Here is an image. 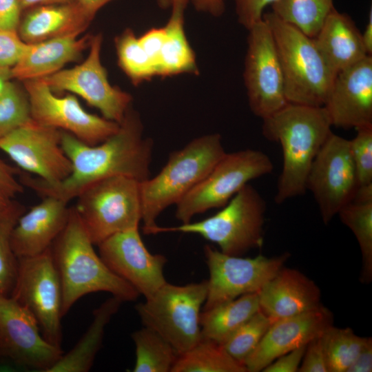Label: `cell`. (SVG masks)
<instances>
[{"mask_svg": "<svg viewBox=\"0 0 372 372\" xmlns=\"http://www.w3.org/2000/svg\"><path fill=\"white\" fill-rule=\"evenodd\" d=\"M279 56L288 103L323 107L335 74L313 39L273 12L264 13Z\"/></svg>", "mask_w": 372, "mask_h": 372, "instance_id": "obj_5", "label": "cell"}, {"mask_svg": "<svg viewBox=\"0 0 372 372\" xmlns=\"http://www.w3.org/2000/svg\"><path fill=\"white\" fill-rule=\"evenodd\" d=\"M75 2L93 19L97 12L114 0H74Z\"/></svg>", "mask_w": 372, "mask_h": 372, "instance_id": "obj_48", "label": "cell"}, {"mask_svg": "<svg viewBox=\"0 0 372 372\" xmlns=\"http://www.w3.org/2000/svg\"><path fill=\"white\" fill-rule=\"evenodd\" d=\"M362 40L368 55L372 54V10H370L368 16V21L363 33H362Z\"/></svg>", "mask_w": 372, "mask_h": 372, "instance_id": "obj_50", "label": "cell"}, {"mask_svg": "<svg viewBox=\"0 0 372 372\" xmlns=\"http://www.w3.org/2000/svg\"><path fill=\"white\" fill-rule=\"evenodd\" d=\"M332 126L372 125V56L338 73L324 105Z\"/></svg>", "mask_w": 372, "mask_h": 372, "instance_id": "obj_19", "label": "cell"}, {"mask_svg": "<svg viewBox=\"0 0 372 372\" xmlns=\"http://www.w3.org/2000/svg\"><path fill=\"white\" fill-rule=\"evenodd\" d=\"M194 8L214 17L222 16L226 8V0H189Z\"/></svg>", "mask_w": 372, "mask_h": 372, "instance_id": "obj_47", "label": "cell"}, {"mask_svg": "<svg viewBox=\"0 0 372 372\" xmlns=\"http://www.w3.org/2000/svg\"><path fill=\"white\" fill-rule=\"evenodd\" d=\"M171 372H247L245 365L233 358L215 342L201 339L179 355Z\"/></svg>", "mask_w": 372, "mask_h": 372, "instance_id": "obj_29", "label": "cell"}, {"mask_svg": "<svg viewBox=\"0 0 372 372\" xmlns=\"http://www.w3.org/2000/svg\"><path fill=\"white\" fill-rule=\"evenodd\" d=\"M135 345L134 372H171L178 354L157 332L147 327L132 333Z\"/></svg>", "mask_w": 372, "mask_h": 372, "instance_id": "obj_30", "label": "cell"}, {"mask_svg": "<svg viewBox=\"0 0 372 372\" xmlns=\"http://www.w3.org/2000/svg\"><path fill=\"white\" fill-rule=\"evenodd\" d=\"M12 200V199L8 198L0 191V212L7 209Z\"/></svg>", "mask_w": 372, "mask_h": 372, "instance_id": "obj_52", "label": "cell"}, {"mask_svg": "<svg viewBox=\"0 0 372 372\" xmlns=\"http://www.w3.org/2000/svg\"><path fill=\"white\" fill-rule=\"evenodd\" d=\"M74 1V0H19L22 10H28L37 6L68 3Z\"/></svg>", "mask_w": 372, "mask_h": 372, "instance_id": "obj_49", "label": "cell"}, {"mask_svg": "<svg viewBox=\"0 0 372 372\" xmlns=\"http://www.w3.org/2000/svg\"><path fill=\"white\" fill-rule=\"evenodd\" d=\"M158 7L163 10H167L171 8L174 0H155ZM189 3V0H183Z\"/></svg>", "mask_w": 372, "mask_h": 372, "instance_id": "obj_53", "label": "cell"}, {"mask_svg": "<svg viewBox=\"0 0 372 372\" xmlns=\"http://www.w3.org/2000/svg\"><path fill=\"white\" fill-rule=\"evenodd\" d=\"M32 120L28 93L9 81L0 92V138Z\"/></svg>", "mask_w": 372, "mask_h": 372, "instance_id": "obj_36", "label": "cell"}, {"mask_svg": "<svg viewBox=\"0 0 372 372\" xmlns=\"http://www.w3.org/2000/svg\"><path fill=\"white\" fill-rule=\"evenodd\" d=\"M74 207L67 224L50 247L62 287L65 316L83 296L107 292L125 301H134L138 291L115 274L94 249Z\"/></svg>", "mask_w": 372, "mask_h": 372, "instance_id": "obj_3", "label": "cell"}, {"mask_svg": "<svg viewBox=\"0 0 372 372\" xmlns=\"http://www.w3.org/2000/svg\"><path fill=\"white\" fill-rule=\"evenodd\" d=\"M356 131L355 137L349 140V145L358 189L372 186V125Z\"/></svg>", "mask_w": 372, "mask_h": 372, "instance_id": "obj_38", "label": "cell"}, {"mask_svg": "<svg viewBox=\"0 0 372 372\" xmlns=\"http://www.w3.org/2000/svg\"><path fill=\"white\" fill-rule=\"evenodd\" d=\"M92 19L74 1L37 6L28 10L18 33L27 43L82 33Z\"/></svg>", "mask_w": 372, "mask_h": 372, "instance_id": "obj_25", "label": "cell"}, {"mask_svg": "<svg viewBox=\"0 0 372 372\" xmlns=\"http://www.w3.org/2000/svg\"><path fill=\"white\" fill-rule=\"evenodd\" d=\"M12 79V68L0 67V92L5 85Z\"/></svg>", "mask_w": 372, "mask_h": 372, "instance_id": "obj_51", "label": "cell"}, {"mask_svg": "<svg viewBox=\"0 0 372 372\" xmlns=\"http://www.w3.org/2000/svg\"><path fill=\"white\" fill-rule=\"evenodd\" d=\"M70 212L68 202L50 196L25 210L12 233V246L17 258L36 256L50 248L65 227Z\"/></svg>", "mask_w": 372, "mask_h": 372, "instance_id": "obj_21", "label": "cell"}, {"mask_svg": "<svg viewBox=\"0 0 372 372\" xmlns=\"http://www.w3.org/2000/svg\"><path fill=\"white\" fill-rule=\"evenodd\" d=\"M209 269L207 292L203 310L214 307L245 294L258 293L283 267L289 257L258 255L242 258L224 254L209 245L204 247Z\"/></svg>", "mask_w": 372, "mask_h": 372, "instance_id": "obj_12", "label": "cell"}, {"mask_svg": "<svg viewBox=\"0 0 372 372\" xmlns=\"http://www.w3.org/2000/svg\"><path fill=\"white\" fill-rule=\"evenodd\" d=\"M225 153L219 134L196 137L172 152L158 174L141 182L144 234L156 226L160 214L196 186Z\"/></svg>", "mask_w": 372, "mask_h": 372, "instance_id": "obj_4", "label": "cell"}, {"mask_svg": "<svg viewBox=\"0 0 372 372\" xmlns=\"http://www.w3.org/2000/svg\"><path fill=\"white\" fill-rule=\"evenodd\" d=\"M248 31L243 79L250 110L262 119L288 103L271 30L262 18Z\"/></svg>", "mask_w": 372, "mask_h": 372, "instance_id": "obj_11", "label": "cell"}, {"mask_svg": "<svg viewBox=\"0 0 372 372\" xmlns=\"http://www.w3.org/2000/svg\"><path fill=\"white\" fill-rule=\"evenodd\" d=\"M17 30H0V67L12 68L28 48Z\"/></svg>", "mask_w": 372, "mask_h": 372, "instance_id": "obj_39", "label": "cell"}, {"mask_svg": "<svg viewBox=\"0 0 372 372\" xmlns=\"http://www.w3.org/2000/svg\"><path fill=\"white\" fill-rule=\"evenodd\" d=\"M299 372H329L321 335L311 340L306 347L298 369Z\"/></svg>", "mask_w": 372, "mask_h": 372, "instance_id": "obj_41", "label": "cell"}, {"mask_svg": "<svg viewBox=\"0 0 372 372\" xmlns=\"http://www.w3.org/2000/svg\"><path fill=\"white\" fill-rule=\"evenodd\" d=\"M318 285L300 271L282 267L258 292L260 311L273 321L320 307Z\"/></svg>", "mask_w": 372, "mask_h": 372, "instance_id": "obj_22", "label": "cell"}, {"mask_svg": "<svg viewBox=\"0 0 372 372\" xmlns=\"http://www.w3.org/2000/svg\"><path fill=\"white\" fill-rule=\"evenodd\" d=\"M188 3L183 0L172 1L171 15L164 26L166 37L157 65V76L199 74L195 53L184 28V12Z\"/></svg>", "mask_w": 372, "mask_h": 372, "instance_id": "obj_26", "label": "cell"}, {"mask_svg": "<svg viewBox=\"0 0 372 372\" xmlns=\"http://www.w3.org/2000/svg\"><path fill=\"white\" fill-rule=\"evenodd\" d=\"M118 65L132 84L137 86L156 76V68L142 48L131 28H126L114 39Z\"/></svg>", "mask_w": 372, "mask_h": 372, "instance_id": "obj_33", "label": "cell"}, {"mask_svg": "<svg viewBox=\"0 0 372 372\" xmlns=\"http://www.w3.org/2000/svg\"><path fill=\"white\" fill-rule=\"evenodd\" d=\"M166 37L164 26L152 28L138 37L139 43L156 68L160 54Z\"/></svg>", "mask_w": 372, "mask_h": 372, "instance_id": "obj_42", "label": "cell"}, {"mask_svg": "<svg viewBox=\"0 0 372 372\" xmlns=\"http://www.w3.org/2000/svg\"><path fill=\"white\" fill-rule=\"evenodd\" d=\"M272 11L287 22L313 38L335 8L333 0H276Z\"/></svg>", "mask_w": 372, "mask_h": 372, "instance_id": "obj_31", "label": "cell"}, {"mask_svg": "<svg viewBox=\"0 0 372 372\" xmlns=\"http://www.w3.org/2000/svg\"><path fill=\"white\" fill-rule=\"evenodd\" d=\"M21 11L19 0H0V30H17Z\"/></svg>", "mask_w": 372, "mask_h": 372, "instance_id": "obj_45", "label": "cell"}, {"mask_svg": "<svg viewBox=\"0 0 372 372\" xmlns=\"http://www.w3.org/2000/svg\"><path fill=\"white\" fill-rule=\"evenodd\" d=\"M238 23L247 30L262 19L265 9L276 0H233Z\"/></svg>", "mask_w": 372, "mask_h": 372, "instance_id": "obj_40", "label": "cell"}, {"mask_svg": "<svg viewBox=\"0 0 372 372\" xmlns=\"http://www.w3.org/2000/svg\"><path fill=\"white\" fill-rule=\"evenodd\" d=\"M338 214L359 245L362 260L360 281L369 283L372 280V200L353 199Z\"/></svg>", "mask_w": 372, "mask_h": 372, "instance_id": "obj_32", "label": "cell"}, {"mask_svg": "<svg viewBox=\"0 0 372 372\" xmlns=\"http://www.w3.org/2000/svg\"><path fill=\"white\" fill-rule=\"evenodd\" d=\"M372 371V338L366 337L356 358L347 369V372H371Z\"/></svg>", "mask_w": 372, "mask_h": 372, "instance_id": "obj_46", "label": "cell"}, {"mask_svg": "<svg viewBox=\"0 0 372 372\" xmlns=\"http://www.w3.org/2000/svg\"><path fill=\"white\" fill-rule=\"evenodd\" d=\"M35 122L71 134L90 145L104 141L117 132L119 123L91 114L72 94L58 96L42 79L24 81Z\"/></svg>", "mask_w": 372, "mask_h": 372, "instance_id": "obj_15", "label": "cell"}, {"mask_svg": "<svg viewBox=\"0 0 372 372\" xmlns=\"http://www.w3.org/2000/svg\"><path fill=\"white\" fill-rule=\"evenodd\" d=\"M10 296L34 316L43 336L61 347L62 287L50 248L36 256L19 258Z\"/></svg>", "mask_w": 372, "mask_h": 372, "instance_id": "obj_10", "label": "cell"}, {"mask_svg": "<svg viewBox=\"0 0 372 372\" xmlns=\"http://www.w3.org/2000/svg\"><path fill=\"white\" fill-rule=\"evenodd\" d=\"M366 338L356 335L350 328L328 327L321 335L329 372H347Z\"/></svg>", "mask_w": 372, "mask_h": 372, "instance_id": "obj_35", "label": "cell"}, {"mask_svg": "<svg viewBox=\"0 0 372 372\" xmlns=\"http://www.w3.org/2000/svg\"><path fill=\"white\" fill-rule=\"evenodd\" d=\"M70 34L29 43L19 63L12 68V78L21 81L41 79L76 61L89 47L90 36Z\"/></svg>", "mask_w": 372, "mask_h": 372, "instance_id": "obj_24", "label": "cell"}, {"mask_svg": "<svg viewBox=\"0 0 372 372\" xmlns=\"http://www.w3.org/2000/svg\"><path fill=\"white\" fill-rule=\"evenodd\" d=\"M207 292V280L185 285L166 282L135 309L144 327L157 332L179 355L202 339L200 317Z\"/></svg>", "mask_w": 372, "mask_h": 372, "instance_id": "obj_7", "label": "cell"}, {"mask_svg": "<svg viewBox=\"0 0 372 372\" xmlns=\"http://www.w3.org/2000/svg\"><path fill=\"white\" fill-rule=\"evenodd\" d=\"M265 211L266 203L262 196L247 184L214 215L175 227L156 225L147 234H195L216 244L221 252L240 256L252 249L262 247Z\"/></svg>", "mask_w": 372, "mask_h": 372, "instance_id": "obj_6", "label": "cell"}, {"mask_svg": "<svg viewBox=\"0 0 372 372\" xmlns=\"http://www.w3.org/2000/svg\"><path fill=\"white\" fill-rule=\"evenodd\" d=\"M17 173V169L0 158V191L11 199L23 192V184L16 178Z\"/></svg>", "mask_w": 372, "mask_h": 372, "instance_id": "obj_44", "label": "cell"}, {"mask_svg": "<svg viewBox=\"0 0 372 372\" xmlns=\"http://www.w3.org/2000/svg\"><path fill=\"white\" fill-rule=\"evenodd\" d=\"M139 113L131 105L116 133L95 145L61 132V145L72 164L70 174L56 185L37 177L22 175L21 183L43 197L54 196L69 202L93 183L124 176L143 182L150 178L154 142L143 136Z\"/></svg>", "mask_w": 372, "mask_h": 372, "instance_id": "obj_1", "label": "cell"}, {"mask_svg": "<svg viewBox=\"0 0 372 372\" xmlns=\"http://www.w3.org/2000/svg\"><path fill=\"white\" fill-rule=\"evenodd\" d=\"M123 301L112 296L93 311V320L79 342L63 353L48 372H87L92 368L104 337L105 330Z\"/></svg>", "mask_w": 372, "mask_h": 372, "instance_id": "obj_27", "label": "cell"}, {"mask_svg": "<svg viewBox=\"0 0 372 372\" xmlns=\"http://www.w3.org/2000/svg\"><path fill=\"white\" fill-rule=\"evenodd\" d=\"M307 345L285 353L267 366L264 372H296L301 364Z\"/></svg>", "mask_w": 372, "mask_h": 372, "instance_id": "obj_43", "label": "cell"}, {"mask_svg": "<svg viewBox=\"0 0 372 372\" xmlns=\"http://www.w3.org/2000/svg\"><path fill=\"white\" fill-rule=\"evenodd\" d=\"M313 41L332 72H340L362 60L367 54L362 33L347 13L334 8L324 20Z\"/></svg>", "mask_w": 372, "mask_h": 372, "instance_id": "obj_23", "label": "cell"}, {"mask_svg": "<svg viewBox=\"0 0 372 372\" xmlns=\"http://www.w3.org/2000/svg\"><path fill=\"white\" fill-rule=\"evenodd\" d=\"M273 170L270 158L264 152L246 149L225 153L210 172L176 205V218L187 223L197 215L224 207L251 180Z\"/></svg>", "mask_w": 372, "mask_h": 372, "instance_id": "obj_9", "label": "cell"}, {"mask_svg": "<svg viewBox=\"0 0 372 372\" xmlns=\"http://www.w3.org/2000/svg\"><path fill=\"white\" fill-rule=\"evenodd\" d=\"M306 189L312 193L324 224L353 199L358 182L349 140L330 134L311 164Z\"/></svg>", "mask_w": 372, "mask_h": 372, "instance_id": "obj_14", "label": "cell"}, {"mask_svg": "<svg viewBox=\"0 0 372 372\" xmlns=\"http://www.w3.org/2000/svg\"><path fill=\"white\" fill-rule=\"evenodd\" d=\"M61 132L32 119L0 138V150L22 170L46 185H56L72 172L61 145Z\"/></svg>", "mask_w": 372, "mask_h": 372, "instance_id": "obj_16", "label": "cell"}, {"mask_svg": "<svg viewBox=\"0 0 372 372\" xmlns=\"http://www.w3.org/2000/svg\"><path fill=\"white\" fill-rule=\"evenodd\" d=\"M42 335L34 316L12 297L0 295V358L48 372L63 354Z\"/></svg>", "mask_w": 372, "mask_h": 372, "instance_id": "obj_17", "label": "cell"}, {"mask_svg": "<svg viewBox=\"0 0 372 372\" xmlns=\"http://www.w3.org/2000/svg\"><path fill=\"white\" fill-rule=\"evenodd\" d=\"M25 207L12 200L0 212V295L10 296L16 282L19 258L12 246V233Z\"/></svg>", "mask_w": 372, "mask_h": 372, "instance_id": "obj_34", "label": "cell"}, {"mask_svg": "<svg viewBox=\"0 0 372 372\" xmlns=\"http://www.w3.org/2000/svg\"><path fill=\"white\" fill-rule=\"evenodd\" d=\"M332 313L320 307L298 315L276 320L259 344L246 358L247 372H259L279 356L307 345L333 325Z\"/></svg>", "mask_w": 372, "mask_h": 372, "instance_id": "obj_20", "label": "cell"}, {"mask_svg": "<svg viewBox=\"0 0 372 372\" xmlns=\"http://www.w3.org/2000/svg\"><path fill=\"white\" fill-rule=\"evenodd\" d=\"M262 121L264 137L280 143L282 150V169L274 198L282 204L306 192L310 167L332 132V124L324 107L291 103Z\"/></svg>", "mask_w": 372, "mask_h": 372, "instance_id": "obj_2", "label": "cell"}, {"mask_svg": "<svg viewBox=\"0 0 372 372\" xmlns=\"http://www.w3.org/2000/svg\"><path fill=\"white\" fill-rule=\"evenodd\" d=\"M273 322L272 319L259 311L221 345L233 358L243 364L259 344Z\"/></svg>", "mask_w": 372, "mask_h": 372, "instance_id": "obj_37", "label": "cell"}, {"mask_svg": "<svg viewBox=\"0 0 372 372\" xmlns=\"http://www.w3.org/2000/svg\"><path fill=\"white\" fill-rule=\"evenodd\" d=\"M97 246L106 265L145 298L167 282L163 273L167 258L149 251L138 227L116 233Z\"/></svg>", "mask_w": 372, "mask_h": 372, "instance_id": "obj_18", "label": "cell"}, {"mask_svg": "<svg viewBox=\"0 0 372 372\" xmlns=\"http://www.w3.org/2000/svg\"><path fill=\"white\" fill-rule=\"evenodd\" d=\"M140 184L130 177L112 176L93 183L76 196L74 207L94 245L116 233L138 227Z\"/></svg>", "mask_w": 372, "mask_h": 372, "instance_id": "obj_8", "label": "cell"}, {"mask_svg": "<svg viewBox=\"0 0 372 372\" xmlns=\"http://www.w3.org/2000/svg\"><path fill=\"white\" fill-rule=\"evenodd\" d=\"M101 34L90 36L86 59L70 69H62L41 79L54 92H70L98 109L103 116L120 123L132 105V96L110 84L101 61Z\"/></svg>", "mask_w": 372, "mask_h": 372, "instance_id": "obj_13", "label": "cell"}, {"mask_svg": "<svg viewBox=\"0 0 372 372\" xmlns=\"http://www.w3.org/2000/svg\"><path fill=\"white\" fill-rule=\"evenodd\" d=\"M259 311L258 292L245 294L203 310L200 317L202 339L222 344Z\"/></svg>", "mask_w": 372, "mask_h": 372, "instance_id": "obj_28", "label": "cell"}]
</instances>
